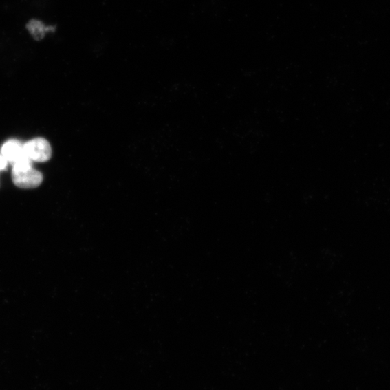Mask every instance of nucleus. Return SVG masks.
Returning <instances> with one entry per match:
<instances>
[{"mask_svg": "<svg viewBox=\"0 0 390 390\" xmlns=\"http://www.w3.org/2000/svg\"><path fill=\"white\" fill-rule=\"evenodd\" d=\"M12 182L21 189H34L43 181L42 173L32 167L24 170L12 169Z\"/></svg>", "mask_w": 390, "mask_h": 390, "instance_id": "f03ea898", "label": "nucleus"}, {"mask_svg": "<svg viewBox=\"0 0 390 390\" xmlns=\"http://www.w3.org/2000/svg\"><path fill=\"white\" fill-rule=\"evenodd\" d=\"M2 155L8 162L12 165L27 156L24 151L23 144L16 140H8L3 144Z\"/></svg>", "mask_w": 390, "mask_h": 390, "instance_id": "7ed1b4c3", "label": "nucleus"}, {"mask_svg": "<svg viewBox=\"0 0 390 390\" xmlns=\"http://www.w3.org/2000/svg\"><path fill=\"white\" fill-rule=\"evenodd\" d=\"M8 162L6 159L0 155V171L5 169L7 167Z\"/></svg>", "mask_w": 390, "mask_h": 390, "instance_id": "39448f33", "label": "nucleus"}, {"mask_svg": "<svg viewBox=\"0 0 390 390\" xmlns=\"http://www.w3.org/2000/svg\"><path fill=\"white\" fill-rule=\"evenodd\" d=\"M25 155L32 162H46L52 157V148L45 138H37L23 144Z\"/></svg>", "mask_w": 390, "mask_h": 390, "instance_id": "f257e3e1", "label": "nucleus"}, {"mask_svg": "<svg viewBox=\"0 0 390 390\" xmlns=\"http://www.w3.org/2000/svg\"><path fill=\"white\" fill-rule=\"evenodd\" d=\"M27 29L34 39L40 41L45 38L48 32L52 31L53 28L46 25L40 21L32 20L28 23Z\"/></svg>", "mask_w": 390, "mask_h": 390, "instance_id": "20e7f679", "label": "nucleus"}]
</instances>
